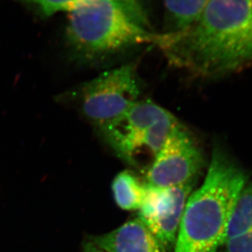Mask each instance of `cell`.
<instances>
[{
    "label": "cell",
    "mask_w": 252,
    "mask_h": 252,
    "mask_svg": "<svg viewBox=\"0 0 252 252\" xmlns=\"http://www.w3.org/2000/svg\"><path fill=\"white\" fill-rule=\"evenodd\" d=\"M171 65L197 77H223L252 65V0H211L196 21L156 34Z\"/></svg>",
    "instance_id": "cell-1"
},
{
    "label": "cell",
    "mask_w": 252,
    "mask_h": 252,
    "mask_svg": "<svg viewBox=\"0 0 252 252\" xmlns=\"http://www.w3.org/2000/svg\"><path fill=\"white\" fill-rule=\"evenodd\" d=\"M246 181L243 169L215 148L205 181L188 199L174 252H218Z\"/></svg>",
    "instance_id": "cell-2"
},
{
    "label": "cell",
    "mask_w": 252,
    "mask_h": 252,
    "mask_svg": "<svg viewBox=\"0 0 252 252\" xmlns=\"http://www.w3.org/2000/svg\"><path fill=\"white\" fill-rule=\"evenodd\" d=\"M68 12V44L85 60L154 42L155 33L137 24L115 0H87Z\"/></svg>",
    "instance_id": "cell-3"
},
{
    "label": "cell",
    "mask_w": 252,
    "mask_h": 252,
    "mask_svg": "<svg viewBox=\"0 0 252 252\" xmlns=\"http://www.w3.org/2000/svg\"><path fill=\"white\" fill-rule=\"evenodd\" d=\"M181 126L167 110L138 101L113 122L97 128L116 155L138 170H148L170 134Z\"/></svg>",
    "instance_id": "cell-4"
},
{
    "label": "cell",
    "mask_w": 252,
    "mask_h": 252,
    "mask_svg": "<svg viewBox=\"0 0 252 252\" xmlns=\"http://www.w3.org/2000/svg\"><path fill=\"white\" fill-rule=\"evenodd\" d=\"M140 93L137 65L130 63L84 83L69 96L85 118L98 128L122 117L138 102Z\"/></svg>",
    "instance_id": "cell-5"
},
{
    "label": "cell",
    "mask_w": 252,
    "mask_h": 252,
    "mask_svg": "<svg viewBox=\"0 0 252 252\" xmlns=\"http://www.w3.org/2000/svg\"><path fill=\"white\" fill-rule=\"evenodd\" d=\"M203 165L201 148L181 125L170 134L146 170L145 183L157 188L194 184Z\"/></svg>",
    "instance_id": "cell-6"
},
{
    "label": "cell",
    "mask_w": 252,
    "mask_h": 252,
    "mask_svg": "<svg viewBox=\"0 0 252 252\" xmlns=\"http://www.w3.org/2000/svg\"><path fill=\"white\" fill-rule=\"evenodd\" d=\"M147 185L138 219L165 248L175 245L180 221L194 184L175 188Z\"/></svg>",
    "instance_id": "cell-7"
},
{
    "label": "cell",
    "mask_w": 252,
    "mask_h": 252,
    "mask_svg": "<svg viewBox=\"0 0 252 252\" xmlns=\"http://www.w3.org/2000/svg\"><path fill=\"white\" fill-rule=\"evenodd\" d=\"M90 241L104 252H167L138 218Z\"/></svg>",
    "instance_id": "cell-8"
},
{
    "label": "cell",
    "mask_w": 252,
    "mask_h": 252,
    "mask_svg": "<svg viewBox=\"0 0 252 252\" xmlns=\"http://www.w3.org/2000/svg\"><path fill=\"white\" fill-rule=\"evenodd\" d=\"M17 2L31 5L39 9L42 14L49 17L56 12L70 11L77 5L87 0H15ZM126 13L141 27L148 30L150 24L144 8L138 0H115Z\"/></svg>",
    "instance_id": "cell-9"
},
{
    "label": "cell",
    "mask_w": 252,
    "mask_h": 252,
    "mask_svg": "<svg viewBox=\"0 0 252 252\" xmlns=\"http://www.w3.org/2000/svg\"><path fill=\"white\" fill-rule=\"evenodd\" d=\"M146 183L141 182L130 170H124L115 177L112 191L118 206L126 211L139 210L145 197Z\"/></svg>",
    "instance_id": "cell-10"
},
{
    "label": "cell",
    "mask_w": 252,
    "mask_h": 252,
    "mask_svg": "<svg viewBox=\"0 0 252 252\" xmlns=\"http://www.w3.org/2000/svg\"><path fill=\"white\" fill-rule=\"evenodd\" d=\"M211 0H165L167 32H177L192 24Z\"/></svg>",
    "instance_id": "cell-11"
},
{
    "label": "cell",
    "mask_w": 252,
    "mask_h": 252,
    "mask_svg": "<svg viewBox=\"0 0 252 252\" xmlns=\"http://www.w3.org/2000/svg\"><path fill=\"white\" fill-rule=\"evenodd\" d=\"M252 230V181L246 184L238 195L228 223L226 241Z\"/></svg>",
    "instance_id": "cell-12"
},
{
    "label": "cell",
    "mask_w": 252,
    "mask_h": 252,
    "mask_svg": "<svg viewBox=\"0 0 252 252\" xmlns=\"http://www.w3.org/2000/svg\"><path fill=\"white\" fill-rule=\"evenodd\" d=\"M223 246V252H252V230L228 239Z\"/></svg>",
    "instance_id": "cell-13"
},
{
    "label": "cell",
    "mask_w": 252,
    "mask_h": 252,
    "mask_svg": "<svg viewBox=\"0 0 252 252\" xmlns=\"http://www.w3.org/2000/svg\"><path fill=\"white\" fill-rule=\"evenodd\" d=\"M83 252H104L101 250L99 248H97L94 243H93L90 241H88L87 243L84 244L83 247Z\"/></svg>",
    "instance_id": "cell-14"
},
{
    "label": "cell",
    "mask_w": 252,
    "mask_h": 252,
    "mask_svg": "<svg viewBox=\"0 0 252 252\" xmlns=\"http://www.w3.org/2000/svg\"></svg>",
    "instance_id": "cell-15"
},
{
    "label": "cell",
    "mask_w": 252,
    "mask_h": 252,
    "mask_svg": "<svg viewBox=\"0 0 252 252\" xmlns=\"http://www.w3.org/2000/svg\"></svg>",
    "instance_id": "cell-16"
}]
</instances>
